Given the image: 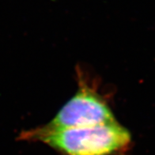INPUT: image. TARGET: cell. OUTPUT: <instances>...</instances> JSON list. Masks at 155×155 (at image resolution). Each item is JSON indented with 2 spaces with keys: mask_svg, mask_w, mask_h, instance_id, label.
<instances>
[{
  "mask_svg": "<svg viewBox=\"0 0 155 155\" xmlns=\"http://www.w3.org/2000/svg\"><path fill=\"white\" fill-rule=\"evenodd\" d=\"M20 139L43 143L62 155H127L133 145L131 133L117 121L53 131L37 127Z\"/></svg>",
  "mask_w": 155,
  "mask_h": 155,
  "instance_id": "obj_1",
  "label": "cell"
},
{
  "mask_svg": "<svg viewBox=\"0 0 155 155\" xmlns=\"http://www.w3.org/2000/svg\"><path fill=\"white\" fill-rule=\"evenodd\" d=\"M78 88L74 94L53 118L40 127L47 131L82 127L116 121L113 112L94 82H90L78 69Z\"/></svg>",
  "mask_w": 155,
  "mask_h": 155,
  "instance_id": "obj_2",
  "label": "cell"
}]
</instances>
